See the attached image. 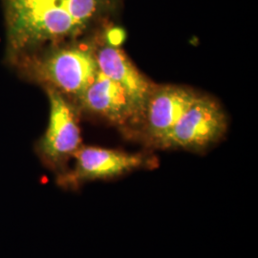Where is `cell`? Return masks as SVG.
<instances>
[{"mask_svg":"<svg viewBox=\"0 0 258 258\" xmlns=\"http://www.w3.org/2000/svg\"><path fill=\"white\" fill-rule=\"evenodd\" d=\"M115 0H3L10 52L22 55L81 36Z\"/></svg>","mask_w":258,"mask_h":258,"instance_id":"6da1fadb","label":"cell"},{"mask_svg":"<svg viewBox=\"0 0 258 258\" xmlns=\"http://www.w3.org/2000/svg\"><path fill=\"white\" fill-rule=\"evenodd\" d=\"M27 71L38 82L46 83V88L78 100L92 83L99 68L95 51L73 45L28 58Z\"/></svg>","mask_w":258,"mask_h":258,"instance_id":"7a4b0ae2","label":"cell"},{"mask_svg":"<svg viewBox=\"0 0 258 258\" xmlns=\"http://www.w3.org/2000/svg\"><path fill=\"white\" fill-rule=\"evenodd\" d=\"M227 130V117L211 97L197 95L174 126L156 144L169 149L203 150L218 142Z\"/></svg>","mask_w":258,"mask_h":258,"instance_id":"3957f363","label":"cell"},{"mask_svg":"<svg viewBox=\"0 0 258 258\" xmlns=\"http://www.w3.org/2000/svg\"><path fill=\"white\" fill-rule=\"evenodd\" d=\"M49 121L44 135L38 141V156L48 167L64 172L66 163L82 147L81 129L74 107L62 94L47 87Z\"/></svg>","mask_w":258,"mask_h":258,"instance_id":"277c9868","label":"cell"},{"mask_svg":"<svg viewBox=\"0 0 258 258\" xmlns=\"http://www.w3.org/2000/svg\"><path fill=\"white\" fill-rule=\"evenodd\" d=\"M74 166L57 177L64 188L77 189L83 183L116 178L150 165L151 159L141 153L118 149L81 147L75 153Z\"/></svg>","mask_w":258,"mask_h":258,"instance_id":"5b68a950","label":"cell"},{"mask_svg":"<svg viewBox=\"0 0 258 258\" xmlns=\"http://www.w3.org/2000/svg\"><path fill=\"white\" fill-rule=\"evenodd\" d=\"M99 71L117 83L128 97L136 119L144 116L148 98L154 85L117 47L104 46L95 52Z\"/></svg>","mask_w":258,"mask_h":258,"instance_id":"8992f818","label":"cell"},{"mask_svg":"<svg viewBox=\"0 0 258 258\" xmlns=\"http://www.w3.org/2000/svg\"><path fill=\"white\" fill-rule=\"evenodd\" d=\"M197 95L183 86H155L148 98L143 116L148 138L156 145L174 126Z\"/></svg>","mask_w":258,"mask_h":258,"instance_id":"52a82bcc","label":"cell"},{"mask_svg":"<svg viewBox=\"0 0 258 258\" xmlns=\"http://www.w3.org/2000/svg\"><path fill=\"white\" fill-rule=\"evenodd\" d=\"M78 102L83 109L119 125L136 119L125 92L100 71Z\"/></svg>","mask_w":258,"mask_h":258,"instance_id":"ba28073f","label":"cell"}]
</instances>
